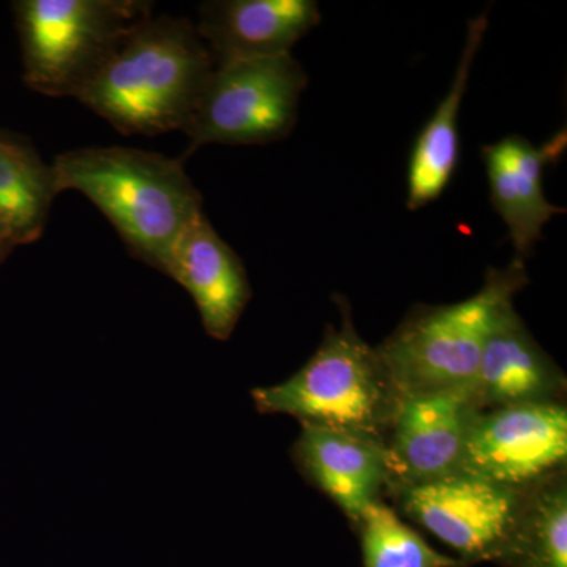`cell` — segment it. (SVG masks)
<instances>
[{"label":"cell","mask_w":567,"mask_h":567,"mask_svg":"<svg viewBox=\"0 0 567 567\" xmlns=\"http://www.w3.org/2000/svg\"><path fill=\"white\" fill-rule=\"evenodd\" d=\"M215 62L188 18H142L76 96L123 134L185 128Z\"/></svg>","instance_id":"obj_2"},{"label":"cell","mask_w":567,"mask_h":567,"mask_svg":"<svg viewBox=\"0 0 567 567\" xmlns=\"http://www.w3.org/2000/svg\"><path fill=\"white\" fill-rule=\"evenodd\" d=\"M470 388L481 412L513 405L561 404L566 377L537 344L511 303L488 331Z\"/></svg>","instance_id":"obj_12"},{"label":"cell","mask_w":567,"mask_h":567,"mask_svg":"<svg viewBox=\"0 0 567 567\" xmlns=\"http://www.w3.org/2000/svg\"><path fill=\"white\" fill-rule=\"evenodd\" d=\"M18 246H20V244H18L17 238H14L9 230L0 226V264L6 262L7 257H9Z\"/></svg>","instance_id":"obj_19"},{"label":"cell","mask_w":567,"mask_h":567,"mask_svg":"<svg viewBox=\"0 0 567 567\" xmlns=\"http://www.w3.org/2000/svg\"><path fill=\"white\" fill-rule=\"evenodd\" d=\"M528 282L525 264L491 268L480 292L446 306H420L377 347L399 398L472 385L492 324Z\"/></svg>","instance_id":"obj_4"},{"label":"cell","mask_w":567,"mask_h":567,"mask_svg":"<svg viewBox=\"0 0 567 567\" xmlns=\"http://www.w3.org/2000/svg\"><path fill=\"white\" fill-rule=\"evenodd\" d=\"M495 563L502 567H567L566 470L525 492Z\"/></svg>","instance_id":"obj_17"},{"label":"cell","mask_w":567,"mask_h":567,"mask_svg":"<svg viewBox=\"0 0 567 567\" xmlns=\"http://www.w3.org/2000/svg\"><path fill=\"white\" fill-rule=\"evenodd\" d=\"M320 21L315 0H210L200 3L196 29L221 65L292 54Z\"/></svg>","instance_id":"obj_11"},{"label":"cell","mask_w":567,"mask_h":567,"mask_svg":"<svg viewBox=\"0 0 567 567\" xmlns=\"http://www.w3.org/2000/svg\"><path fill=\"white\" fill-rule=\"evenodd\" d=\"M13 9L25 85L41 95L76 99L153 3L21 0Z\"/></svg>","instance_id":"obj_5"},{"label":"cell","mask_w":567,"mask_h":567,"mask_svg":"<svg viewBox=\"0 0 567 567\" xmlns=\"http://www.w3.org/2000/svg\"><path fill=\"white\" fill-rule=\"evenodd\" d=\"M525 492L457 472L393 495L406 517L454 548L470 566L498 557Z\"/></svg>","instance_id":"obj_8"},{"label":"cell","mask_w":567,"mask_h":567,"mask_svg":"<svg viewBox=\"0 0 567 567\" xmlns=\"http://www.w3.org/2000/svg\"><path fill=\"white\" fill-rule=\"evenodd\" d=\"M357 527L364 567H466L461 559L435 551L382 502L369 506Z\"/></svg>","instance_id":"obj_18"},{"label":"cell","mask_w":567,"mask_h":567,"mask_svg":"<svg viewBox=\"0 0 567 567\" xmlns=\"http://www.w3.org/2000/svg\"><path fill=\"white\" fill-rule=\"evenodd\" d=\"M52 169L59 194H84L130 254L163 275L182 235L204 213L183 158L118 145L85 147L55 156Z\"/></svg>","instance_id":"obj_1"},{"label":"cell","mask_w":567,"mask_h":567,"mask_svg":"<svg viewBox=\"0 0 567 567\" xmlns=\"http://www.w3.org/2000/svg\"><path fill=\"white\" fill-rule=\"evenodd\" d=\"M566 458L565 404L503 406L472 421L458 472L528 491L566 470Z\"/></svg>","instance_id":"obj_7"},{"label":"cell","mask_w":567,"mask_h":567,"mask_svg":"<svg viewBox=\"0 0 567 567\" xmlns=\"http://www.w3.org/2000/svg\"><path fill=\"white\" fill-rule=\"evenodd\" d=\"M308 73L292 54L215 65L183 133L204 145H267L292 133Z\"/></svg>","instance_id":"obj_6"},{"label":"cell","mask_w":567,"mask_h":567,"mask_svg":"<svg viewBox=\"0 0 567 567\" xmlns=\"http://www.w3.org/2000/svg\"><path fill=\"white\" fill-rule=\"evenodd\" d=\"M480 412L470 386L399 398L385 436L386 487L398 492L457 473Z\"/></svg>","instance_id":"obj_9"},{"label":"cell","mask_w":567,"mask_h":567,"mask_svg":"<svg viewBox=\"0 0 567 567\" xmlns=\"http://www.w3.org/2000/svg\"><path fill=\"white\" fill-rule=\"evenodd\" d=\"M487 13L468 21L466 39L450 91L417 134L406 173V207L420 210L443 196L461 158L458 114L468 87L473 63L486 35Z\"/></svg>","instance_id":"obj_15"},{"label":"cell","mask_w":567,"mask_h":567,"mask_svg":"<svg viewBox=\"0 0 567 567\" xmlns=\"http://www.w3.org/2000/svg\"><path fill=\"white\" fill-rule=\"evenodd\" d=\"M293 457L354 525L386 487L385 443L380 440L303 425Z\"/></svg>","instance_id":"obj_14"},{"label":"cell","mask_w":567,"mask_h":567,"mask_svg":"<svg viewBox=\"0 0 567 567\" xmlns=\"http://www.w3.org/2000/svg\"><path fill=\"white\" fill-rule=\"evenodd\" d=\"M164 275L192 295L210 338L227 341L233 336L251 300V284L240 257L205 213L182 235Z\"/></svg>","instance_id":"obj_13"},{"label":"cell","mask_w":567,"mask_h":567,"mask_svg":"<svg viewBox=\"0 0 567 567\" xmlns=\"http://www.w3.org/2000/svg\"><path fill=\"white\" fill-rule=\"evenodd\" d=\"M341 312V327L328 328L300 371L279 385L254 388V404L259 413L385 443L399 395L377 349L354 330L346 301Z\"/></svg>","instance_id":"obj_3"},{"label":"cell","mask_w":567,"mask_h":567,"mask_svg":"<svg viewBox=\"0 0 567 567\" xmlns=\"http://www.w3.org/2000/svg\"><path fill=\"white\" fill-rule=\"evenodd\" d=\"M567 148L566 130H559L544 144L535 145L509 134L481 148L491 188V203L505 223L516 257L525 260L543 238L544 226L565 208L551 204L544 193V171L558 163Z\"/></svg>","instance_id":"obj_10"},{"label":"cell","mask_w":567,"mask_h":567,"mask_svg":"<svg viewBox=\"0 0 567 567\" xmlns=\"http://www.w3.org/2000/svg\"><path fill=\"white\" fill-rule=\"evenodd\" d=\"M58 196L52 164L44 163L28 137L0 128V226L20 246L33 244Z\"/></svg>","instance_id":"obj_16"}]
</instances>
